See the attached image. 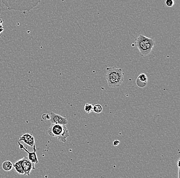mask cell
Masks as SVG:
<instances>
[{
  "instance_id": "obj_1",
  "label": "cell",
  "mask_w": 180,
  "mask_h": 178,
  "mask_svg": "<svg viewBox=\"0 0 180 178\" xmlns=\"http://www.w3.org/2000/svg\"><path fill=\"white\" fill-rule=\"evenodd\" d=\"M9 10L28 12L39 4L41 0H1Z\"/></svg>"
},
{
  "instance_id": "obj_2",
  "label": "cell",
  "mask_w": 180,
  "mask_h": 178,
  "mask_svg": "<svg viewBox=\"0 0 180 178\" xmlns=\"http://www.w3.org/2000/svg\"><path fill=\"white\" fill-rule=\"evenodd\" d=\"M106 78L107 84L111 88L118 87L124 80V73L121 68L106 67Z\"/></svg>"
},
{
  "instance_id": "obj_3",
  "label": "cell",
  "mask_w": 180,
  "mask_h": 178,
  "mask_svg": "<svg viewBox=\"0 0 180 178\" xmlns=\"http://www.w3.org/2000/svg\"><path fill=\"white\" fill-rule=\"evenodd\" d=\"M136 45L142 56H146L150 53L155 44L152 38H147L143 35H139L136 39Z\"/></svg>"
},
{
  "instance_id": "obj_4",
  "label": "cell",
  "mask_w": 180,
  "mask_h": 178,
  "mask_svg": "<svg viewBox=\"0 0 180 178\" xmlns=\"http://www.w3.org/2000/svg\"><path fill=\"white\" fill-rule=\"evenodd\" d=\"M49 135L54 137L61 142L65 143L67 139L69 137V132L65 125L51 123L48 130Z\"/></svg>"
},
{
  "instance_id": "obj_5",
  "label": "cell",
  "mask_w": 180,
  "mask_h": 178,
  "mask_svg": "<svg viewBox=\"0 0 180 178\" xmlns=\"http://www.w3.org/2000/svg\"><path fill=\"white\" fill-rule=\"evenodd\" d=\"M20 160L21 161V166L23 169L24 175L29 176L32 170L35 169L34 164L32 163L26 157H25Z\"/></svg>"
},
{
  "instance_id": "obj_6",
  "label": "cell",
  "mask_w": 180,
  "mask_h": 178,
  "mask_svg": "<svg viewBox=\"0 0 180 178\" xmlns=\"http://www.w3.org/2000/svg\"><path fill=\"white\" fill-rule=\"evenodd\" d=\"M18 144L21 149H23L24 150H25V152L28 153V159L30 160V161L32 163L34 164V165L38 163V157H37V152H36L37 150L35 149V145H33V152H29L26 148H25L24 147L23 145L21 144L20 142H18Z\"/></svg>"
},
{
  "instance_id": "obj_7",
  "label": "cell",
  "mask_w": 180,
  "mask_h": 178,
  "mask_svg": "<svg viewBox=\"0 0 180 178\" xmlns=\"http://www.w3.org/2000/svg\"><path fill=\"white\" fill-rule=\"evenodd\" d=\"M50 115V120L51 123L57 124L65 125H66L68 123V121L66 118L59 115L58 114H55L54 112H52Z\"/></svg>"
},
{
  "instance_id": "obj_8",
  "label": "cell",
  "mask_w": 180,
  "mask_h": 178,
  "mask_svg": "<svg viewBox=\"0 0 180 178\" xmlns=\"http://www.w3.org/2000/svg\"><path fill=\"white\" fill-rule=\"evenodd\" d=\"M19 141H23L29 146L33 147L35 145L34 138L31 134L26 133L21 135L19 139Z\"/></svg>"
},
{
  "instance_id": "obj_9",
  "label": "cell",
  "mask_w": 180,
  "mask_h": 178,
  "mask_svg": "<svg viewBox=\"0 0 180 178\" xmlns=\"http://www.w3.org/2000/svg\"><path fill=\"white\" fill-rule=\"evenodd\" d=\"M148 82V77L145 74L142 73L139 74L136 81V84L138 87L140 88L145 87Z\"/></svg>"
},
{
  "instance_id": "obj_10",
  "label": "cell",
  "mask_w": 180,
  "mask_h": 178,
  "mask_svg": "<svg viewBox=\"0 0 180 178\" xmlns=\"http://www.w3.org/2000/svg\"><path fill=\"white\" fill-rule=\"evenodd\" d=\"M13 167L15 168L16 172L20 174V175H24V173L23 169L22 168L21 165V160H18V161L16 162L15 163L13 164Z\"/></svg>"
},
{
  "instance_id": "obj_11",
  "label": "cell",
  "mask_w": 180,
  "mask_h": 178,
  "mask_svg": "<svg viewBox=\"0 0 180 178\" xmlns=\"http://www.w3.org/2000/svg\"><path fill=\"white\" fill-rule=\"evenodd\" d=\"M2 168L6 172H9L13 168V164L10 161H5L2 163Z\"/></svg>"
},
{
  "instance_id": "obj_12",
  "label": "cell",
  "mask_w": 180,
  "mask_h": 178,
  "mask_svg": "<svg viewBox=\"0 0 180 178\" xmlns=\"http://www.w3.org/2000/svg\"><path fill=\"white\" fill-rule=\"evenodd\" d=\"M103 108L102 106L100 104H95L94 106H93V111L96 114H100V112H102Z\"/></svg>"
},
{
  "instance_id": "obj_13",
  "label": "cell",
  "mask_w": 180,
  "mask_h": 178,
  "mask_svg": "<svg viewBox=\"0 0 180 178\" xmlns=\"http://www.w3.org/2000/svg\"><path fill=\"white\" fill-rule=\"evenodd\" d=\"M84 111L87 114L91 113L93 111V105L90 103H86L84 106Z\"/></svg>"
},
{
  "instance_id": "obj_14",
  "label": "cell",
  "mask_w": 180,
  "mask_h": 178,
  "mask_svg": "<svg viewBox=\"0 0 180 178\" xmlns=\"http://www.w3.org/2000/svg\"><path fill=\"white\" fill-rule=\"evenodd\" d=\"M165 4L167 7H172L175 4L174 0H165Z\"/></svg>"
},
{
  "instance_id": "obj_15",
  "label": "cell",
  "mask_w": 180,
  "mask_h": 178,
  "mask_svg": "<svg viewBox=\"0 0 180 178\" xmlns=\"http://www.w3.org/2000/svg\"><path fill=\"white\" fill-rule=\"evenodd\" d=\"M41 118L43 120H50V115L48 114H44L42 115Z\"/></svg>"
},
{
  "instance_id": "obj_16",
  "label": "cell",
  "mask_w": 180,
  "mask_h": 178,
  "mask_svg": "<svg viewBox=\"0 0 180 178\" xmlns=\"http://www.w3.org/2000/svg\"><path fill=\"white\" fill-rule=\"evenodd\" d=\"M2 23H3V21L0 19V35L1 34L2 32H3L4 28L3 26H2Z\"/></svg>"
},
{
  "instance_id": "obj_17",
  "label": "cell",
  "mask_w": 180,
  "mask_h": 178,
  "mask_svg": "<svg viewBox=\"0 0 180 178\" xmlns=\"http://www.w3.org/2000/svg\"><path fill=\"white\" fill-rule=\"evenodd\" d=\"M119 144H120V141L118 140H115L113 142V145H114V146H117L119 145Z\"/></svg>"
},
{
  "instance_id": "obj_18",
  "label": "cell",
  "mask_w": 180,
  "mask_h": 178,
  "mask_svg": "<svg viewBox=\"0 0 180 178\" xmlns=\"http://www.w3.org/2000/svg\"><path fill=\"white\" fill-rule=\"evenodd\" d=\"M179 163H180V159H178V162H177V165H178V167H180Z\"/></svg>"
}]
</instances>
